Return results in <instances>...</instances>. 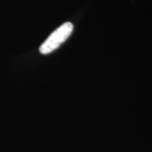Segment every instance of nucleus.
<instances>
[{
  "label": "nucleus",
  "instance_id": "f257e3e1",
  "mask_svg": "<svg viewBox=\"0 0 152 152\" xmlns=\"http://www.w3.org/2000/svg\"><path fill=\"white\" fill-rule=\"evenodd\" d=\"M73 30L71 23L66 22L58 28L49 36L39 47V52L42 54H47L52 52L64 43L69 37Z\"/></svg>",
  "mask_w": 152,
  "mask_h": 152
}]
</instances>
